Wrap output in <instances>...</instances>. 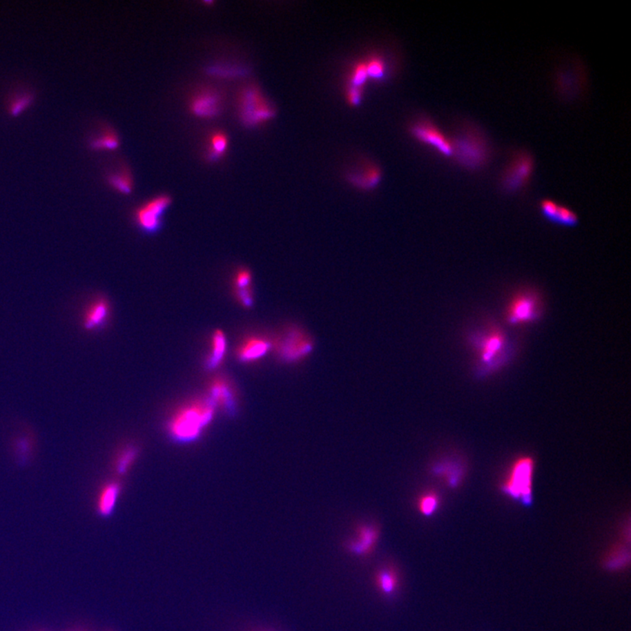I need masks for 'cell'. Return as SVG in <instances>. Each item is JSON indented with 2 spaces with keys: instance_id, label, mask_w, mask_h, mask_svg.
Listing matches in <instances>:
<instances>
[{
  "instance_id": "21",
  "label": "cell",
  "mask_w": 631,
  "mask_h": 631,
  "mask_svg": "<svg viewBox=\"0 0 631 631\" xmlns=\"http://www.w3.org/2000/svg\"><path fill=\"white\" fill-rule=\"evenodd\" d=\"M106 180L113 191L126 196L131 195L135 188L132 172L126 166H122L116 171H110L106 175Z\"/></svg>"
},
{
  "instance_id": "9",
  "label": "cell",
  "mask_w": 631,
  "mask_h": 631,
  "mask_svg": "<svg viewBox=\"0 0 631 631\" xmlns=\"http://www.w3.org/2000/svg\"><path fill=\"white\" fill-rule=\"evenodd\" d=\"M533 469L532 458L523 457L514 462L503 484L504 491L512 498L528 503L532 497Z\"/></svg>"
},
{
  "instance_id": "18",
  "label": "cell",
  "mask_w": 631,
  "mask_h": 631,
  "mask_svg": "<svg viewBox=\"0 0 631 631\" xmlns=\"http://www.w3.org/2000/svg\"><path fill=\"white\" fill-rule=\"evenodd\" d=\"M369 79L373 82H385L390 76L389 61L386 57L378 52H372L363 58Z\"/></svg>"
},
{
  "instance_id": "25",
  "label": "cell",
  "mask_w": 631,
  "mask_h": 631,
  "mask_svg": "<svg viewBox=\"0 0 631 631\" xmlns=\"http://www.w3.org/2000/svg\"><path fill=\"white\" fill-rule=\"evenodd\" d=\"M367 76L366 64L363 58H360L353 63L351 64L348 69L344 81V87L359 88V89H365L366 84L369 81Z\"/></svg>"
},
{
  "instance_id": "31",
  "label": "cell",
  "mask_w": 631,
  "mask_h": 631,
  "mask_svg": "<svg viewBox=\"0 0 631 631\" xmlns=\"http://www.w3.org/2000/svg\"><path fill=\"white\" fill-rule=\"evenodd\" d=\"M253 275L249 269L242 268L237 270L233 278V291L253 287Z\"/></svg>"
},
{
  "instance_id": "8",
  "label": "cell",
  "mask_w": 631,
  "mask_h": 631,
  "mask_svg": "<svg viewBox=\"0 0 631 631\" xmlns=\"http://www.w3.org/2000/svg\"><path fill=\"white\" fill-rule=\"evenodd\" d=\"M409 135L416 141L430 146L445 158H453L454 149L449 137L431 119L419 118L409 126Z\"/></svg>"
},
{
  "instance_id": "10",
  "label": "cell",
  "mask_w": 631,
  "mask_h": 631,
  "mask_svg": "<svg viewBox=\"0 0 631 631\" xmlns=\"http://www.w3.org/2000/svg\"><path fill=\"white\" fill-rule=\"evenodd\" d=\"M171 204V197L162 194L141 204L135 211V221L139 229L146 233L158 232L162 227V217Z\"/></svg>"
},
{
  "instance_id": "32",
  "label": "cell",
  "mask_w": 631,
  "mask_h": 631,
  "mask_svg": "<svg viewBox=\"0 0 631 631\" xmlns=\"http://www.w3.org/2000/svg\"><path fill=\"white\" fill-rule=\"evenodd\" d=\"M559 204L551 200H545L540 203V211L542 215L545 217L550 222L555 224L556 216H557Z\"/></svg>"
},
{
  "instance_id": "19",
  "label": "cell",
  "mask_w": 631,
  "mask_h": 631,
  "mask_svg": "<svg viewBox=\"0 0 631 631\" xmlns=\"http://www.w3.org/2000/svg\"><path fill=\"white\" fill-rule=\"evenodd\" d=\"M35 100V94L30 90L19 89L8 94L6 99V110L12 117H17L31 107Z\"/></svg>"
},
{
  "instance_id": "5",
  "label": "cell",
  "mask_w": 631,
  "mask_h": 631,
  "mask_svg": "<svg viewBox=\"0 0 631 631\" xmlns=\"http://www.w3.org/2000/svg\"><path fill=\"white\" fill-rule=\"evenodd\" d=\"M544 313L541 295L535 289H525L509 299L504 313L506 323L512 327L536 323Z\"/></svg>"
},
{
  "instance_id": "7",
  "label": "cell",
  "mask_w": 631,
  "mask_h": 631,
  "mask_svg": "<svg viewBox=\"0 0 631 631\" xmlns=\"http://www.w3.org/2000/svg\"><path fill=\"white\" fill-rule=\"evenodd\" d=\"M275 351L282 362L295 363L301 362L314 349V341L307 331L298 327H291L273 340Z\"/></svg>"
},
{
  "instance_id": "33",
  "label": "cell",
  "mask_w": 631,
  "mask_h": 631,
  "mask_svg": "<svg viewBox=\"0 0 631 631\" xmlns=\"http://www.w3.org/2000/svg\"><path fill=\"white\" fill-rule=\"evenodd\" d=\"M364 90L359 88L344 87V99L351 106H358L362 102Z\"/></svg>"
},
{
  "instance_id": "24",
  "label": "cell",
  "mask_w": 631,
  "mask_h": 631,
  "mask_svg": "<svg viewBox=\"0 0 631 631\" xmlns=\"http://www.w3.org/2000/svg\"><path fill=\"white\" fill-rule=\"evenodd\" d=\"M229 148V138L222 131L211 133L207 139L206 157L210 162H217L226 155Z\"/></svg>"
},
{
  "instance_id": "28",
  "label": "cell",
  "mask_w": 631,
  "mask_h": 631,
  "mask_svg": "<svg viewBox=\"0 0 631 631\" xmlns=\"http://www.w3.org/2000/svg\"><path fill=\"white\" fill-rule=\"evenodd\" d=\"M439 507V497L434 491H426L419 496L416 501V508L422 516L429 517L437 512Z\"/></svg>"
},
{
  "instance_id": "1",
  "label": "cell",
  "mask_w": 631,
  "mask_h": 631,
  "mask_svg": "<svg viewBox=\"0 0 631 631\" xmlns=\"http://www.w3.org/2000/svg\"><path fill=\"white\" fill-rule=\"evenodd\" d=\"M215 408L208 398L185 403L171 416L168 424V434L180 443L197 440L213 421Z\"/></svg>"
},
{
  "instance_id": "12",
  "label": "cell",
  "mask_w": 631,
  "mask_h": 631,
  "mask_svg": "<svg viewBox=\"0 0 631 631\" xmlns=\"http://www.w3.org/2000/svg\"><path fill=\"white\" fill-rule=\"evenodd\" d=\"M344 178L358 190L369 191L378 187L382 182V171L376 162L365 159L351 166L344 172Z\"/></svg>"
},
{
  "instance_id": "4",
  "label": "cell",
  "mask_w": 631,
  "mask_h": 631,
  "mask_svg": "<svg viewBox=\"0 0 631 631\" xmlns=\"http://www.w3.org/2000/svg\"><path fill=\"white\" fill-rule=\"evenodd\" d=\"M469 341L476 348L481 364L485 366L497 365L509 350L505 331L496 324H487L472 331Z\"/></svg>"
},
{
  "instance_id": "15",
  "label": "cell",
  "mask_w": 631,
  "mask_h": 631,
  "mask_svg": "<svg viewBox=\"0 0 631 631\" xmlns=\"http://www.w3.org/2000/svg\"><path fill=\"white\" fill-rule=\"evenodd\" d=\"M274 347L273 340L265 336L253 335L247 337L237 347L236 357L243 363H252L264 358Z\"/></svg>"
},
{
  "instance_id": "11",
  "label": "cell",
  "mask_w": 631,
  "mask_h": 631,
  "mask_svg": "<svg viewBox=\"0 0 631 631\" xmlns=\"http://www.w3.org/2000/svg\"><path fill=\"white\" fill-rule=\"evenodd\" d=\"M224 97L222 93L213 87L198 90L188 101L191 115L201 119H213L222 112Z\"/></svg>"
},
{
  "instance_id": "34",
  "label": "cell",
  "mask_w": 631,
  "mask_h": 631,
  "mask_svg": "<svg viewBox=\"0 0 631 631\" xmlns=\"http://www.w3.org/2000/svg\"><path fill=\"white\" fill-rule=\"evenodd\" d=\"M234 295L242 307L249 309L253 305L255 298H253V287L244 289H235L233 291Z\"/></svg>"
},
{
  "instance_id": "22",
  "label": "cell",
  "mask_w": 631,
  "mask_h": 631,
  "mask_svg": "<svg viewBox=\"0 0 631 631\" xmlns=\"http://www.w3.org/2000/svg\"><path fill=\"white\" fill-rule=\"evenodd\" d=\"M376 590L385 596H393L398 590L400 579L395 568L385 567L377 571L373 578Z\"/></svg>"
},
{
  "instance_id": "13",
  "label": "cell",
  "mask_w": 631,
  "mask_h": 631,
  "mask_svg": "<svg viewBox=\"0 0 631 631\" xmlns=\"http://www.w3.org/2000/svg\"><path fill=\"white\" fill-rule=\"evenodd\" d=\"M112 307L105 297L93 299L84 308L81 316V325L86 331H96L103 329L108 323Z\"/></svg>"
},
{
  "instance_id": "27",
  "label": "cell",
  "mask_w": 631,
  "mask_h": 631,
  "mask_svg": "<svg viewBox=\"0 0 631 631\" xmlns=\"http://www.w3.org/2000/svg\"><path fill=\"white\" fill-rule=\"evenodd\" d=\"M630 554L629 550L623 546L611 550L604 561V567L611 571L619 570L629 565Z\"/></svg>"
},
{
  "instance_id": "17",
  "label": "cell",
  "mask_w": 631,
  "mask_h": 631,
  "mask_svg": "<svg viewBox=\"0 0 631 631\" xmlns=\"http://www.w3.org/2000/svg\"><path fill=\"white\" fill-rule=\"evenodd\" d=\"M88 148L93 151H115L120 146L118 133L109 126H104L87 141Z\"/></svg>"
},
{
  "instance_id": "14",
  "label": "cell",
  "mask_w": 631,
  "mask_h": 631,
  "mask_svg": "<svg viewBox=\"0 0 631 631\" xmlns=\"http://www.w3.org/2000/svg\"><path fill=\"white\" fill-rule=\"evenodd\" d=\"M380 531L378 526L363 523L356 527V536L348 540L346 548L350 554L358 557H367L372 554L379 541Z\"/></svg>"
},
{
  "instance_id": "3",
  "label": "cell",
  "mask_w": 631,
  "mask_h": 631,
  "mask_svg": "<svg viewBox=\"0 0 631 631\" xmlns=\"http://www.w3.org/2000/svg\"><path fill=\"white\" fill-rule=\"evenodd\" d=\"M237 113L240 123L246 128H259L271 122L278 115L274 103L256 84H247L237 97Z\"/></svg>"
},
{
  "instance_id": "26",
  "label": "cell",
  "mask_w": 631,
  "mask_h": 631,
  "mask_svg": "<svg viewBox=\"0 0 631 631\" xmlns=\"http://www.w3.org/2000/svg\"><path fill=\"white\" fill-rule=\"evenodd\" d=\"M247 71L249 70L245 67L224 64H211L206 69V72L210 76L224 78V79H234V78L245 77Z\"/></svg>"
},
{
  "instance_id": "16",
  "label": "cell",
  "mask_w": 631,
  "mask_h": 631,
  "mask_svg": "<svg viewBox=\"0 0 631 631\" xmlns=\"http://www.w3.org/2000/svg\"><path fill=\"white\" fill-rule=\"evenodd\" d=\"M215 407L232 413L235 409V394L232 385L224 377L217 376L211 380L209 386V398Z\"/></svg>"
},
{
  "instance_id": "30",
  "label": "cell",
  "mask_w": 631,
  "mask_h": 631,
  "mask_svg": "<svg viewBox=\"0 0 631 631\" xmlns=\"http://www.w3.org/2000/svg\"><path fill=\"white\" fill-rule=\"evenodd\" d=\"M579 223L577 214L570 208L559 204L555 224L567 227L576 226Z\"/></svg>"
},
{
  "instance_id": "20",
  "label": "cell",
  "mask_w": 631,
  "mask_h": 631,
  "mask_svg": "<svg viewBox=\"0 0 631 631\" xmlns=\"http://www.w3.org/2000/svg\"><path fill=\"white\" fill-rule=\"evenodd\" d=\"M227 352L226 333L220 329L213 331L211 339L210 352L206 360V367L209 370L217 369L224 362Z\"/></svg>"
},
{
  "instance_id": "6",
  "label": "cell",
  "mask_w": 631,
  "mask_h": 631,
  "mask_svg": "<svg viewBox=\"0 0 631 631\" xmlns=\"http://www.w3.org/2000/svg\"><path fill=\"white\" fill-rule=\"evenodd\" d=\"M534 170L535 161L531 153L525 149L514 152L501 174V187L508 194L519 193L529 184Z\"/></svg>"
},
{
  "instance_id": "23",
  "label": "cell",
  "mask_w": 631,
  "mask_h": 631,
  "mask_svg": "<svg viewBox=\"0 0 631 631\" xmlns=\"http://www.w3.org/2000/svg\"><path fill=\"white\" fill-rule=\"evenodd\" d=\"M120 486L118 483H109L101 489L97 499V512L103 517L112 515L115 510L117 500L119 498Z\"/></svg>"
},
{
  "instance_id": "29",
  "label": "cell",
  "mask_w": 631,
  "mask_h": 631,
  "mask_svg": "<svg viewBox=\"0 0 631 631\" xmlns=\"http://www.w3.org/2000/svg\"><path fill=\"white\" fill-rule=\"evenodd\" d=\"M138 456V450L135 447H128L119 454L116 460V470L119 474H126L132 467L133 462Z\"/></svg>"
},
{
  "instance_id": "2",
  "label": "cell",
  "mask_w": 631,
  "mask_h": 631,
  "mask_svg": "<svg viewBox=\"0 0 631 631\" xmlns=\"http://www.w3.org/2000/svg\"><path fill=\"white\" fill-rule=\"evenodd\" d=\"M453 158L465 170L477 171L489 164L492 148L485 133L473 124L461 126L451 137Z\"/></svg>"
}]
</instances>
